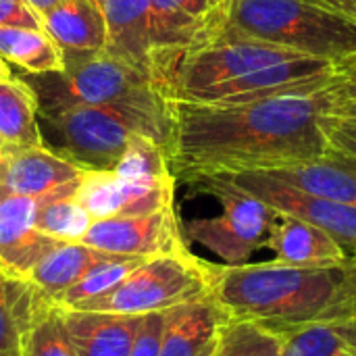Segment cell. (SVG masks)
<instances>
[{"instance_id": "cell-37", "label": "cell", "mask_w": 356, "mask_h": 356, "mask_svg": "<svg viewBox=\"0 0 356 356\" xmlns=\"http://www.w3.org/2000/svg\"><path fill=\"white\" fill-rule=\"evenodd\" d=\"M25 2H27V4H29V6H31V8L42 17L44 13H48L50 8H54V6H56V4H60L63 0H25Z\"/></svg>"}, {"instance_id": "cell-26", "label": "cell", "mask_w": 356, "mask_h": 356, "mask_svg": "<svg viewBox=\"0 0 356 356\" xmlns=\"http://www.w3.org/2000/svg\"><path fill=\"white\" fill-rule=\"evenodd\" d=\"M146 259H140V257L106 254L92 269H88V273L71 290H67L56 302L65 309H73V307H79L96 296H102L108 290H113L129 271H134Z\"/></svg>"}, {"instance_id": "cell-11", "label": "cell", "mask_w": 356, "mask_h": 356, "mask_svg": "<svg viewBox=\"0 0 356 356\" xmlns=\"http://www.w3.org/2000/svg\"><path fill=\"white\" fill-rule=\"evenodd\" d=\"M81 242L100 252L140 259L173 254L190 248L175 207L148 215L96 219Z\"/></svg>"}, {"instance_id": "cell-38", "label": "cell", "mask_w": 356, "mask_h": 356, "mask_svg": "<svg viewBox=\"0 0 356 356\" xmlns=\"http://www.w3.org/2000/svg\"><path fill=\"white\" fill-rule=\"evenodd\" d=\"M8 77H13V75H10V69H8V65L2 60V56H0V81H2V79H8Z\"/></svg>"}, {"instance_id": "cell-4", "label": "cell", "mask_w": 356, "mask_h": 356, "mask_svg": "<svg viewBox=\"0 0 356 356\" xmlns=\"http://www.w3.org/2000/svg\"><path fill=\"white\" fill-rule=\"evenodd\" d=\"M207 35L248 38L336 63L356 58V21L317 0H221L204 19L200 38Z\"/></svg>"}, {"instance_id": "cell-1", "label": "cell", "mask_w": 356, "mask_h": 356, "mask_svg": "<svg viewBox=\"0 0 356 356\" xmlns=\"http://www.w3.org/2000/svg\"><path fill=\"white\" fill-rule=\"evenodd\" d=\"M327 86L242 102L169 100L167 161L175 181L282 171L323 156Z\"/></svg>"}, {"instance_id": "cell-5", "label": "cell", "mask_w": 356, "mask_h": 356, "mask_svg": "<svg viewBox=\"0 0 356 356\" xmlns=\"http://www.w3.org/2000/svg\"><path fill=\"white\" fill-rule=\"evenodd\" d=\"M38 131L46 150L81 171H115L138 136L150 138L167 150L171 119L169 111L138 106H38Z\"/></svg>"}, {"instance_id": "cell-8", "label": "cell", "mask_w": 356, "mask_h": 356, "mask_svg": "<svg viewBox=\"0 0 356 356\" xmlns=\"http://www.w3.org/2000/svg\"><path fill=\"white\" fill-rule=\"evenodd\" d=\"M106 21L104 50L154 73V65L192 46L204 29L171 0H98ZM156 77V75H154Z\"/></svg>"}, {"instance_id": "cell-32", "label": "cell", "mask_w": 356, "mask_h": 356, "mask_svg": "<svg viewBox=\"0 0 356 356\" xmlns=\"http://www.w3.org/2000/svg\"><path fill=\"white\" fill-rule=\"evenodd\" d=\"M0 27H42V17L25 0H0Z\"/></svg>"}, {"instance_id": "cell-6", "label": "cell", "mask_w": 356, "mask_h": 356, "mask_svg": "<svg viewBox=\"0 0 356 356\" xmlns=\"http://www.w3.org/2000/svg\"><path fill=\"white\" fill-rule=\"evenodd\" d=\"M35 94L38 106L96 104L169 111L152 71L121 60L106 50L63 52V69L54 73H19Z\"/></svg>"}, {"instance_id": "cell-22", "label": "cell", "mask_w": 356, "mask_h": 356, "mask_svg": "<svg viewBox=\"0 0 356 356\" xmlns=\"http://www.w3.org/2000/svg\"><path fill=\"white\" fill-rule=\"evenodd\" d=\"M21 356H77L67 330L65 307L40 290L35 294L31 319L23 334Z\"/></svg>"}, {"instance_id": "cell-31", "label": "cell", "mask_w": 356, "mask_h": 356, "mask_svg": "<svg viewBox=\"0 0 356 356\" xmlns=\"http://www.w3.org/2000/svg\"><path fill=\"white\" fill-rule=\"evenodd\" d=\"M165 317L167 313H150L142 317V325L134 340L129 356H159L161 342L165 332Z\"/></svg>"}, {"instance_id": "cell-30", "label": "cell", "mask_w": 356, "mask_h": 356, "mask_svg": "<svg viewBox=\"0 0 356 356\" xmlns=\"http://www.w3.org/2000/svg\"><path fill=\"white\" fill-rule=\"evenodd\" d=\"M325 115L356 121V63L325 88Z\"/></svg>"}, {"instance_id": "cell-9", "label": "cell", "mask_w": 356, "mask_h": 356, "mask_svg": "<svg viewBox=\"0 0 356 356\" xmlns=\"http://www.w3.org/2000/svg\"><path fill=\"white\" fill-rule=\"evenodd\" d=\"M196 192L211 194L221 204L215 217L184 221L181 229L188 242H196L223 261V265H244L254 252L267 248L275 211L236 186L225 175H209L188 184Z\"/></svg>"}, {"instance_id": "cell-19", "label": "cell", "mask_w": 356, "mask_h": 356, "mask_svg": "<svg viewBox=\"0 0 356 356\" xmlns=\"http://www.w3.org/2000/svg\"><path fill=\"white\" fill-rule=\"evenodd\" d=\"M267 173L298 190L356 207V156L332 146L323 156L311 163Z\"/></svg>"}, {"instance_id": "cell-23", "label": "cell", "mask_w": 356, "mask_h": 356, "mask_svg": "<svg viewBox=\"0 0 356 356\" xmlns=\"http://www.w3.org/2000/svg\"><path fill=\"white\" fill-rule=\"evenodd\" d=\"M0 136L10 146H42L38 100L19 75L0 81Z\"/></svg>"}, {"instance_id": "cell-34", "label": "cell", "mask_w": 356, "mask_h": 356, "mask_svg": "<svg viewBox=\"0 0 356 356\" xmlns=\"http://www.w3.org/2000/svg\"><path fill=\"white\" fill-rule=\"evenodd\" d=\"M171 2L194 19L211 17L217 10V6L221 4V0H171Z\"/></svg>"}, {"instance_id": "cell-40", "label": "cell", "mask_w": 356, "mask_h": 356, "mask_svg": "<svg viewBox=\"0 0 356 356\" xmlns=\"http://www.w3.org/2000/svg\"><path fill=\"white\" fill-rule=\"evenodd\" d=\"M355 265H356V259H355ZM355 317H356V296H355Z\"/></svg>"}, {"instance_id": "cell-20", "label": "cell", "mask_w": 356, "mask_h": 356, "mask_svg": "<svg viewBox=\"0 0 356 356\" xmlns=\"http://www.w3.org/2000/svg\"><path fill=\"white\" fill-rule=\"evenodd\" d=\"M106 254L83 242H60L33 265L25 280L42 294L58 300Z\"/></svg>"}, {"instance_id": "cell-33", "label": "cell", "mask_w": 356, "mask_h": 356, "mask_svg": "<svg viewBox=\"0 0 356 356\" xmlns=\"http://www.w3.org/2000/svg\"><path fill=\"white\" fill-rule=\"evenodd\" d=\"M323 131L332 148L356 156V121L325 117Z\"/></svg>"}, {"instance_id": "cell-18", "label": "cell", "mask_w": 356, "mask_h": 356, "mask_svg": "<svg viewBox=\"0 0 356 356\" xmlns=\"http://www.w3.org/2000/svg\"><path fill=\"white\" fill-rule=\"evenodd\" d=\"M42 27L63 52H98L106 46V21L98 0H63L42 15Z\"/></svg>"}, {"instance_id": "cell-3", "label": "cell", "mask_w": 356, "mask_h": 356, "mask_svg": "<svg viewBox=\"0 0 356 356\" xmlns=\"http://www.w3.org/2000/svg\"><path fill=\"white\" fill-rule=\"evenodd\" d=\"M213 296L229 319L288 336L309 325L355 317V261L292 267L280 261L215 265Z\"/></svg>"}, {"instance_id": "cell-14", "label": "cell", "mask_w": 356, "mask_h": 356, "mask_svg": "<svg viewBox=\"0 0 356 356\" xmlns=\"http://www.w3.org/2000/svg\"><path fill=\"white\" fill-rule=\"evenodd\" d=\"M83 171L44 146H10L0 171V192L44 198L79 184Z\"/></svg>"}, {"instance_id": "cell-2", "label": "cell", "mask_w": 356, "mask_h": 356, "mask_svg": "<svg viewBox=\"0 0 356 356\" xmlns=\"http://www.w3.org/2000/svg\"><path fill=\"white\" fill-rule=\"evenodd\" d=\"M282 46L229 35H207L159 60L154 75L167 100L242 102L313 92L353 67Z\"/></svg>"}, {"instance_id": "cell-36", "label": "cell", "mask_w": 356, "mask_h": 356, "mask_svg": "<svg viewBox=\"0 0 356 356\" xmlns=\"http://www.w3.org/2000/svg\"><path fill=\"white\" fill-rule=\"evenodd\" d=\"M317 2H321V4H325V6H330V8H334V10H338V13H342V15L356 21V0H317Z\"/></svg>"}, {"instance_id": "cell-7", "label": "cell", "mask_w": 356, "mask_h": 356, "mask_svg": "<svg viewBox=\"0 0 356 356\" xmlns=\"http://www.w3.org/2000/svg\"><path fill=\"white\" fill-rule=\"evenodd\" d=\"M213 284L215 265L198 259L188 248L146 259L113 290L73 309L119 315L167 313L175 307L209 296L213 292Z\"/></svg>"}, {"instance_id": "cell-24", "label": "cell", "mask_w": 356, "mask_h": 356, "mask_svg": "<svg viewBox=\"0 0 356 356\" xmlns=\"http://www.w3.org/2000/svg\"><path fill=\"white\" fill-rule=\"evenodd\" d=\"M38 290L21 277L0 271V356L23 355V334L33 313Z\"/></svg>"}, {"instance_id": "cell-39", "label": "cell", "mask_w": 356, "mask_h": 356, "mask_svg": "<svg viewBox=\"0 0 356 356\" xmlns=\"http://www.w3.org/2000/svg\"><path fill=\"white\" fill-rule=\"evenodd\" d=\"M8 148H10V144H8V142H4V138L0 136V154H4Z\"/></svg>"}, {"instance_id": "cell-15", "label": "cell", "mask_w": 356, "mask_h": 356, "mask_svg": "<svg viewBox=\"0 0 356 356\" xmlns=\"http://www.w3.org/2000/svg\"><path fill=\"white\" fill-rule=\"evenodd\" d=\"M229 315L213 296L167 311L159 356H215Z\"/></svg>"}, {"instance_id": "cell-13", "label": "cell", "mask_w": 356, "mask_h": 356, "mask_svg": "<svg viewBox=\"0 0 356 356\" xmlns=\"http://www.w3.org/2000/svg\"><path fill=\"white\" fill-rule=\"evenodd\" d=\"M40 198L0 192V271L25 280L58 240L35 229Z\"/></svg>"}, {"instance_id": "cell-17", "label": "cell", "mask_w": 356, "mask_h": 356, "mask_svg": "<svg viewBox=\"0 0 356 356\" xmlns=\"http://www.w3.org/2000/svg\"><path fill=\"white\" fill-rule=\"evenodd\" d=\"M144 315L65 309L77 356H129Z\"/></svg>"}, {"instance_id": "cell-21", "label": "cell", "mask_w": 356, "mask_h": 356, "mask_svg": "<svg viewBox=\"0 0 356 356\" xmlns=\"http://www.w3.org/2000/svg\"><path fill=\"white\" fill-rule=\"evenodd\" d=\"M0 56L21 73L42 75L63 69V50L44 29L0 27Z\"/></svg>"}, {"instance_id": "cell-12", "label": "cell", "mask_w": 356, "mask_h": 356, "mask_svg": "<svg viewBox=\"0 0 356 356\" xmlns=\"http://www.w3.org/2000/svg\"><path fill=\"white\" fill-rule=\"evenodd\" d=\"M175 177L136 179L113 171H83L75 196L92 221L131 217L175 207Z\"/></svg>"}, {"instance_id": "cell-10", "label": "cell", "mask_w": 356, "mask_h": 356, "mask_svg": "<svg viewBox=\"0 0 356 356\" xmlns=\"http://www.w3.org/2000/svg\"><path fill=\"white\" fill-rule=\"evenodd\" d=\"M225 177L267 202L273 211L294 215L327 232L344 248L350 261L356 259V207L298 190L290 184L271 177L269 173L252 171L234 173Z\"/></svg>"}, {"instance_id": "cell-35", "label": "cell", "mask_w": 356, "mask_h": 356, "mask_svg": "<svg viewBox=\"0 0 356 356\" xmlns=\"http://www.w3.org/2000/svg\"><path fill=\"white\" fill-rule=\"evenodd\" d=\"M332 325L336 327V332L340 334V338L356 353V317L338 321V323H332Z\"/></svg>"}, {"instance_id": "cell-27", "label": "cell", "mask_w": 356, "mask_h": 356, "mask_svg": "<svg viewBox=\"0 0 356 356\" xmlns=\"http://www.w3.org/2000/svg\"><path fill=\"white\" fill-rule=\"evenodd\" d=\"M284 336L250 321L229 319L215 356H280Z\"/></svg>"}, {"instance_id": "cell-29", "label": "cell", "mask_w": 356, "mask_h": 356, "mask_svg": "<svg viewBox=\"0 0 356 356\" xmlns=\"http://www.w3.org/2000/svg\"><path fill=\"white\" fill-rule=\"evenodd\" d=\"M113 173L123 175V177H136V179L173 177L169 169V161H167V150L159 142L144 138V136H138L129 144V148L125 150V154L121 156Z\"/></svg>"}, {"instance_id": "cell-16", "label": "cell", "mask_w": 356, "mask_h": 356, "mask_svg": "<svg viewBox=\"0 0 356 356\" xmlns=\"http://www.w3.org/2000/svg\"><path fill=\"white\" fill-rule=\"evenodd\" d=\"M267 248L273 250V261L292 267H332L350 261L327 232L286 213L275 215Z\"/></svg>"}, {"instance_id": "cell-25", "label": "cell", "mask_w": 356, "mask_h": 356, "mask_svg": "<svg viewBox=\"0 0 356 356\" xmlns=\"http://www.w3.org/2000/svg\"><path fill=\"white\" fill-rule=\"evenodd\" d=\"M81 181V179H79ZM77 186H69L60 192L40 198L35 211V229L58 242H81L92 217L77 200Z\"/></svg>"}, {"instance_id": "cell-28", "label": "cell", "mask_w": 356, "mask_h": 356, "mask_svg": "<svg viewBox=\"0 0 356 356\" xmlns=\"http://www.w3.org/2000/svg\"><path fill=\"white\" fill-rule=\"evenodd\" d=\"M280 356H356V353L332 323H319L284 336Z\"/></svg>"}]
</instances>
